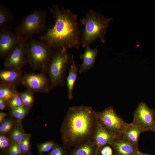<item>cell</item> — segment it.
I'll use <instances>...</instances> for the list:
<instances>
[{
  "mask_svg": "<svg viewBox=\"0 0 155 155\" xmlns=\"http://www.w3.org/2000/svg\"><path fill=\"white\" fill-rule=\"evenodd\" d=\"M27 63L33 69L46 72L54 50L40 40L30 37L26 45Z\"/></svg>",
  "mask_w": 155,
  "mask_h": 155,
  "instance_id": "cell-4",
  "label": "cell"
},
{
  "mask_svg": "<svg viewBox=\"0 0 155 155\" xmlns=\"http://www.w3.org/2000/svg\"><path fill=\"white\" fill-rule=\"evenodd\" d=\"M30 38L24 37L7 55L4 65L7 69L21 70L27 62L26 45Z\"/></svg>",
  "mask_w": 155,
  "mask_h": 155,
  "instance_id": "cell-9",
  "label": "cell"
},
{
  "mask_svg": "<svg viewBox=\"0 0 155 155\" xmlns=\"http://www.w3.org/2000/svg\"><path fill=\"white\" fill-rule=\"evenodd\" d=\"M10 106L12 108H15L24 105L19 93L16 95L9 102Z\"/></svg>",
  "mask_w": 155,
  "mask_h": 155,
  "instance_id": "cell-25",
  "label": "cell"
},
{
  "mask_svg": "<svg viewBox=\"0 0 155 155\" xmlns=\"http://www.w3.org/2000/svg\"><path fill=\"white\" fill-rule=\"evenodd\" d=\"M68 75L66 78L67 85L68 90V98L70 99L73 97L74 85L78 77L79 68L72 56V61Z\"/></svg>",
  "mask_w": 155,
  "mask_h": 155,
  "instance_id": "cell-15",
  "label": "cell"
},
{
  "mask_svg": "<svg viewBox=\"0 0 155 155\" xmlns=\"http://www.w3.org/2000/svg\"><path fill=\"white\" fill-rule=\"evenodd\" d=\"M117 137L105 129L97 120L92 141L97 148L98 152L102 147L106 145H110Z\"/></svg>",
  "mask_w": 155,
  "mask_h": 155,
  "instance_id": "cell-12",
  "label": "cell"
},
{
  "mask_svg": "<svg viewBox=\"0 0 155 155\" xmlns=\"http://www.w3.org/2000/svg\"><path fill=\"white\" fill-rule=\"evenodd\" d=\"M12 108L11 111L12 115L14 117L20 120L24 118L27 112L26 107L24 105Z\"/></svg>",
  "mask_w": 155,
  "mask_h": 155,
  "instance_id": "cell-22",
  "label": "cell"
},
{
  "mask_svg": "<svg viewBox=\"0 0 155 155\" xmlns=\"http://www.w3.org/2000/svg\"><path fill=\"white\" fill-rule=\"evenodd\" d=\"M19 92L15 86L1 83L0 86V98L9 102Z\"/></svg>",
  "mask_w": 155,
  "mask_h": 155,
  "instance_id": "cell-19",
  "label": "cell"
},
{
  "mask_svg": "<svg viewBox=\"0 0 155 155\" xmlns=\"http://www.w3.org/2000/svg\"><path fill=\"white\" fill-rule=\"evenodd\" d=\"M141 133L140 129L131 123H128L124 131L123 135L130 142L138 147L139 137Z\"/></svg>",
  "mask_w": 155,
  "mask_h": 155,
  "instance_id": "cell-18",
  "label": "cell"
},
{
  "mask_svg": "<svg viewBox=\"0 0 155 155\" xmlns=\"http://www.w3.org/2000/svg\"><path fill=\"white\" fill-rule=\"evenodd\" d=\"M9 152L10 155H18L14 145L9 148Z\"/></svg>",
  "mask_w": 155,
  "mask_h": 155,
  "instance_id": "cell-31",
  "label": "cell"
},
{
  "mask_svg": "<svg viewBox=\"0 0 155 155\" xmlns=\"http://www.w3.org/2000/svg\"><path fill=\"white\" fill-rule=\"evenodd\" d=\"M21 82L28 90L33 92L48 93L51 90L49 78L42 73H29L24 74Z\"/></svg>",
  "mask_w": 155,
  "mask_h": 155,
  "instance_id": "cell-10",
  "label": "cell"
},
{
  "mask_svg": "<svg viewBox=\"0 0 155 155\" xmlns=\"http://www.w3.org/2000/svg\"><path fill=\"white\" fill-rule=\"evenodd\" d=\"M98 150L92 140L84 142L74 148L70 155H98Z\"/></svg>",
  "mask_w": 155,
  "mask_h": 155,
  "instance_id": "cell-17",
  "label": "cell"
},
{
  "mask_svg": "<svg viewBox=\"0 0 155 155\" xmlns=\"http://www.w3.org/2000/svg\"><path fill=\"white\" fill-rule=\"evenodd\" d=\"M55 146L53 142L48 141L42 144L40 146L39 151L41 153L47 152L52 150Z\"/></svg>",
  "mask_w": 155,
  "mask_h": 155,
  "instance_id": "cell-24",
  "label": "cell"
},
{
  "mask_svg": "<svg viewBox=\"0 0 155 155\" xmlns=\"http://www.w3.org/2000/svg\"><path fill=\"white\" fill-rule=\"evenodd\" d=\"M112 19L104 17L94 10L87 11L85 16L80 20L84 26V28L80 30V45L85 48L90 46L98 39L104 43L106 29Z\"/></svg>",
  "mask_w": 155,
  "mask_h": 155,
  "instance_id": "cell-3",
  "label": "cell"
},
{
  "mask_svg": "<svg viewBox=\"0 0 155 155\" xmlns=\"http://www.w3.org/2000/svg\"><path fill=\"white\" fill-rule=\"evenodd\" d=\"M9 144V140L6 137L1 136L0 137V148L4 149L7 148Z\"/></svg>",
  "mask_w": 155,
  "mask_h": 155,
  "instance_id": "cell-30",
  "label": "cell"
},
{
  "mask_svg": "<svg viewBox=\"0 0 155 155\" xmlns=\"http://www.w3.org/2000/svg\"><path fill=\"white\" fill-rule=\"evenodd\" d=\"M6 101L0 98V110H3L6 106Z\"/></svg>",
  "mask_w": 155,
  "mask_h": 155,
  "instance_id": "cell-32",
  "label": "cell"
},
{
  "mask_svg": "<svg viewBox=\"0 0 155 155\" xmlns=\"http://www.w3.org/2000/svg\"><path fill=\"white\" fill-rule=\"evenodd\" d=\"M13 123L10 121L7 120L3 122L0 126V131L3 133H7L12 128Z\"/></svg>",
  "mask_w": 155,
  "mask_h": 155,
  "instance_id": "cell-26",
  "label": "cell"
},
{
  "mask_svg": "<svg viewBox=\"0 0 155 155\" xmlns=\"http://www.w3.org/2000/svg\"><path fill=\"white\" fill-rule=\"evenodd\" d=\"M155 121V111L141 102L137 105L134 112L132 122L142 133L152 131Z\"/></svg>",
  "mask_w": 155,
  "mask_h": 155,
  "instance_id": "cell-8",
  "label": "cell"
},
{
  "mask_svg": "<svg viewBox=\"0 0 155 155\" xmlns=\"http://www.w3.org/2000/svg\"><path fill=\"white\" fill-rule=\"evenodd\" d=\"M15 148L16 150L18 155H20L22 152V149L21 147L18 143L14 144Z\"/></svg>",
  "mask_w": 155,
  "mask_h": 155,
  "instance_id": "cell-33",
  "label": "cell"
},
{
  "mask_svg": "<svg viewBox=\"0 0 155 155\" xmlns=\"http://www.w3.org/2000/svg\"><path fill=\"white\" fill-rule=\"evenodd\" d=\"M11 137L13 140L18 143L21 142L25 137L24 133L19 127L14 129L11 133Z\"/></svg>",
  "mask_w": 155,
  "mask_h": 155,
  "instance_id": "cell-23",
  "label": "cell"
},
{
  "mask_svg": "<svg viewBox=\"0 0 155 155\" xmlns=\"http://www.w3.org/2000/svg\"><path fill=\"white\" fill-rule=\"evenodd\" d=\"M13 16L10 11L2 4L0 5V27L6 26L13 20Z\"/></svg>",
  "mask_w": 155,
  "mask_h": 155,
  "instance_id": "cell-20",
  "label": "cell"
},
{
  "mask_svg": "<svg viewBox=\"0 0 155 155\" xmlns=\"http://www.w3.org/2000/svg\"><path fill=\"white\" fill-rule=\"evenodd\" d=\"M96 119L105 129L117 136L123 135L128 124L111 106L100 112L95 111Z\"/></svg>",
  "mask_w": 155,
  "mask_h": 155,
  "instance_id": "cell-7",
  "label": "cell"
},
{
  "mask_svg": "<svg viewBox=\"0 0 155 155\" xmlns=\"http://www.w3.org/2000/svg\"><path fill=\"white\" fill-rule=\"evenodd\" d=\"M46 13L40 9L33 10L24 17L16 27L15 32L22 37H32L46 29Z\"/></svg>",
  "mask_w": 155,
  "mask_h": 155,
  "instance_id": "cell-6",
  "label": "cell"
},
{
  "mask_svg": "<svg viewBox=\"0 0 155 155\" xmlns=\"http://www.w3.org/2000/svg\"><path fill=\"white\" fill-rule=\"evenodd\" d=\"M98 155H113V149L110 145L105 146L100 149Z\"/></svg>",
  "mask_w": 155,
  "mask_h": 155,
  "instance_id": "cell-27",
  "label": "cell"
},
{
  "mask_svg": "<svg viewBox=\"0 0 155 155\" xmlns=\"http://www.w3.org/2000/svg\"><path fill=\"white\" fill-rule=\"evenodd\" d=\"M50 10L54 24L51 28H46L40 40L54 50L79 48L80 30L77 16L70 10L57 5H53Z\"/></svg>",
  "mask_w": 155,
  "mask_h": 155,
  "instance_id": "cell-1",
  "label": "cell"
},
{
  "mask_svg": "<svg viewBox=\"0 0 155 155\" xmlns=\"http://www.w3.org/2000/svg\"><path fill=\"white\" fill-rule=\"evenodd\" d=\"M97 122L95 111L91 107H70L61 128L62 139L66 147L74 148L92 140Z\"/></svg>",
  "mask_w": 155,
  "mask_h": 155,
  "instance_id": "cell-2",
  "label": "cell"
},
{
  "mask_svg": "<svg viewBox=\"0 0 155 155\" xmlns=\"http://www.w3.org/2000/svg\"><path fill=\"white\" fill-rule=\"evenodd\" d=\"M23 105L27 108H30L32 105L34 101L33 92L31 91L27 90L20 93Z\"/></svg>",
  "mask_w": 155,
  "mask_h": 155,
  "instance_id": "cell-21",
  "label": "cell"
},
{
  "mask_svg": "<svg viewBox=\"0 0 155 155\" xmlns=\"http://www.w3.org/2000/svg\"><path fill=\"white\" fill-rule=\"evenodd\" d=\"M113 155H133L138 150V147L133 144L123 135L116 137L110 145Z\"/></svg>",
  "mask_w": 155,
  "mask_h": 155,
  "instance_id": "cell-13",
  "label": "cell"
},
{
  "mask_svg": "<svg viewBox=\"0 0 155 155\" xmlns=\"http://www.w3.org/2000/svg\"><path fill=\"white\" fill-rule=\"evenodd\" d=\"M49 155H65L64 150L59 146H55L50 152Z\"/></svg>",
  "mask_w": 155,
  "mask_h": 155,
  "instance_id": "cell-29",
  "label": "cell"
},
{
  "mask_svg": "<svg viewBox=\"0 0 155 155\" xmlns=\"http://www.w3.org/2000/svg\"><path fill=\"white\" fill-rule=\"evenodd\" d=\"M70 57L65 49L55 50L49 63L47 72L50 80L51 90L64 85L65 72L69 63Z\"/></svg>",
  "mask_w": 155,
  "mask_h": 155,
  "instance_id": "cell-5",
  "label": "cell"
},
{
  "mask_svg": "<svg viewBox=\"0 0 155 155\" xmlns=\"http://www.w3.org/2000/svg\"><path fill=\"white\" fill-rule=\"evenodd\" d=\"M7 115V114L3 112L0 113V123H1L5 119Z\"/></svg>",
  "mask_w": 155,
  "mask_h": 155,
  "instance_id": "cell-34",
  "label": "cell"
},
{
  "mask_svg": "<svg viewBox=\"0 0 155 155\" xmlns=\"http://www.w3.org/2000/svg\"><path fill=\"white\" fill-rule=\"evenodd\" d=\"M133 155H151L143 152L139 150H137Z\"/></svg>",
  "mask_w": 155,
  "mask_h": 155,
  "instance_id": "cell-35",
  "label": "cell"
},
{
  "mask_svg": "<svg viewBox=\"0 0 155 155\" xmlns=\"http://www.w3.org/2000/svg\"><path fill=\"white\" fill-rule=\"evenodd\" d=\"M23 75L21 70L13 69H7L0 72L1 83L15 86L21 82Z\"/></svg>",
  "mask_w": 155,
  "mask_h": 155,
  "instance_id": "cell-16",
  "label": "cell"
},
{
  "mask_svg": "<svg viewBox=\"0 0 155 155\" xmlns=\"http://www.w3.org/2000/svg\"><path fill=\"white\" fill-rule=\"evenodd\" d=\"M18 143L21 147L23 152H26L28 151L30 149L29 140L28 137H25L23 140Z\"/></svg>",
  "mask_w": 155,
  "mask_h": 155,
  "instance_id": "cell-28",
  "label": "cell"
},
{
  "mask_svg": "<svg viewBox=\"0 0 155 155\" xmlns=\"http://www.w3.org/2000/svg\"><path fill=\"white\" fill-rule=\"evenodd\" d=\"M152 131L155 132V121L154 127Z\"/></svg>",
  "mask_w": 155,
  "mask_h": 155,
  "instance_id": "cell-36",
  "label": "cell"
},
{
  "mask_svg": "<svg viewBox=\"0 0 155 155\" xmlns=\"http://www.w3.org/2000/svg\"><path fill=\"white\" fill-rule=\"evenodd\" d=\"M24 37L17 35L6 26L0 27L1 57L7 56Z\"/></svg>",
  "mask_w": 155,
  "mask_h": 155,
  "instance_id": "cell-11",
  "label": "cell"
},
{
  "mask_svg": "<svg viewBox=\"0 0 155 155\" xmlns=\"http://www.w3.org/2000/svg\"><path fill=\"white\" fill-rule=\"evenodd\" d=\"M84 53L81 54L80 57L82 61L79 65L78 73L80 74L85 73L94 66L97 56L98 53V46L92 49L90 46H86Z\"/></svg>",
  "mask_w": 155,
  "mask_h": 155,
  "instance_id": "cell-14",
  "label": "cell"
}]
</instances>
